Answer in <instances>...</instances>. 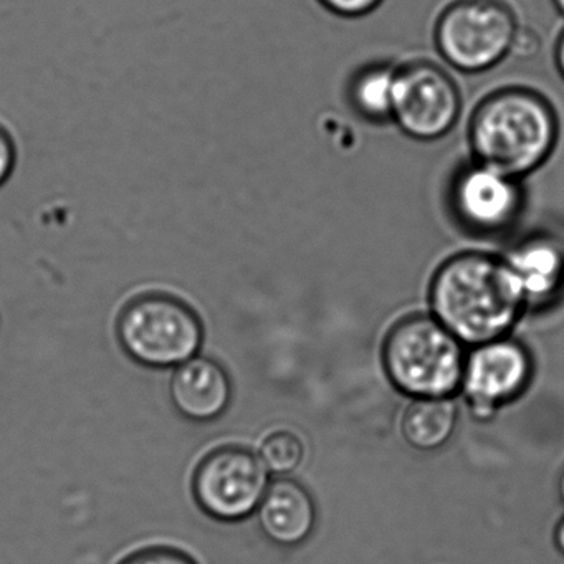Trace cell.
Returning <instances> with one entry per match:
<instances>
[{"label": "cell", "instance_id": "cell-1", "mask_svg": "<svg viewBox=\"0 0 564 564\" xmlns=\"http://www.w3.org/2000/svg\"><path fill=\"white\" fill-rule=\"evenodd\" d=\"M432 316L462 345L505 338L527 308L507 260L464 252L445 260L429 290Z\"/></svg>", "mask_w": 564, "mask_h": 564}, {"label": "cell", "instance_id": "cell-2", "mask_svg": "<svg viewBox=\"0 0 564 564\" xmlns=\"http://www.w3.org/2000/svg\"><path fill=\"white\" fill-rule=\"evenodd\" d=\"M560 138V121L547 98L530 88L488 95L471 115L468 143L475 163L521 180L543 166Z\"/></svg>", "mask_w": 564, "mask_h": 564}, {"label": "cell", "instance_id": "cell-3", "mask_svg": "<svg viewBox=\"0 0 564 564\" xmlns=\"http://www.w3.org/2000/svg\"><path fill=\"white\" fill-rule=\"evenodd\" d=\"M467 355L434 316L412 315L392 326L382 362L392 384L412 398H451L462 388Z\"/></svg>", "mask_w": 564, "mask_h": 564}, {"label": "cell", "instance_id": "cell-4", "mask_svg": "<svg viewBox=\"0 0 564 564\" xmlns=\"http://www.w3.org/2000/svg\"><path fill=\"white\" fill-rule=\"evenodd\" d=\"M117 339L134 365L173 371L199 355L204 325L183 300L166 293H148L123 306L117 319Z\"/></svg>", "mask_w": 564, "mask_h": 564}, {"label": "cell", "instance_id": "cell-5", "mask_svg": "<svg viewBox=\"0 0 564 564\" xmlns=\"http://www.w3.org/2000/svg\"><path fill=\"white\" fill-rule=\"evenodd\" d=\"M520 34L508 0H451L435 22L434 41L455 70L481 74L508 57Z\"/></svg>", "mask_w": 564, "mask_h": 564}, {"label": "cell", "instance_id": "cell-6", "mask_svg": "<svg viewBox=\"0 0 564 564\" xmlns=\"http://www.w3.org/2000/svg\"><path fill=\"white\" fill-rule=\"evenodd\" d=\"M189 487L206 517L237 523L256 513L269 488V470L249 448L220 445L197 460Z\"/></svg>", "mask_w": 564, "mask_h": 564}, {"label": "cell", "instance_id": "cell-7", "mask_svg": "<svg viewBox=\"0 0 564 564\" xmlns=\"http://www.w3.org/2000/svg\"><path fill=\"white\" fill-rule=\"evenodd\" d=\"M457 84L431 62L395 68L392 120L405 137L417 141L444 138L460 118Z\"/></svg>", "mask_w": 564, "mask_h": 564}, {"label": "cell", "instance_id": "cell-8", "mask_svg": "<svg viewBox=\"0 0 564 564\" xmlns=\"http://www.w3.org/2000/svg\"><path fill=\"white\" fill-rule=\"evenodd\" d=\"M530 352L514 339L498 338L474 346L465 359L464 389L475 417L490 419L501 404L517 399L530 384Z\"/></svg>", "mask_w": 564, "mask_h": 564}, {"label": "cell", "instance_id": "cell-9", "mask_svg": "<svg viewBox=\"0 0 564 564\" xmlns=\"http://www.w3.org/2000/svg\"><path fill=\"white\" fill-rule=\"evenodd\" d=\"M451 203L455 216L468 230L491 236L517 223L523 194L518 180L475 163L455 176Z\"/></svg>", "mask_w": 564, "mask_h": 564}, {"label": "cell", "instance_id": "cell-10", "mask_svg": "<svg viewBox=\"0 0 564 564\" xmlns=\"http://www.w3.org/2000/svg\"><path fill=\"white\" fill-rule=\"evenodd\" d=\"M170 401L184 421L209 424L226 414L232 402V381L216 359L197 355L173 369Z\"/></svg>", "mask_w": 564, "mask_h": 564}, {"label": "cell", "instance_id": "cell-11", "mask_svg": "<svg viewBox=\"0 0 564 564\" xmlns=\"http://www.w3.org/2000/svg\"><path fill=\"white\" fill-rule=\"evenodd\" d=\"M257 518L262 533L280 546H296L308 540L316 523L312 495L289 478H280L267 488Z\"/></svg>", "mask_w": 564, "mask_h": 564}, {"label": "cell", "instance_id": "cell-12", "mask_svg": "<svg viewBox=\"0 0 564 564\" xmlns=\"http://www.w3.org/2000/svg\"><path fill=\"white\" fill-rule=\"evenodd\" d=\"M505 260L527 306L554 299L564 283V249L550 237L524 240Z\"/></svg>", "mask_w": 564, "mask_h": 564}, {"label": "cell", "instance_id": "cell-13", "mask_svg": "<svg viewBox=\"0 0 564 564\" xmlns=\"http://www.w3.org/2000/svg\"><path fill=\"white\" fill-rule=\"evenodd\" d=\"M457 425V405L451 398H419L402 417V435L417 451L444 447Z\"/></svg>", "mask_w": 564, "mask_h": 564}, {"label": "cell", "instance_id": "cell-14", "mask_svg": "<svg viewBox=\"0 0 564 564\" xmlns=\"http://www.w3.org/2000/svg\"><path fill=\"white\" fill-rule=\"evenodd\" d=\"M395 68L389 65H368L356 72L349 84V101L356 113L366 120H392Z\"/></svg>", "mask_w": 564, "mask_h": 564}, {"label": "cell", "instance_id": "cell-15", "mask_svg": "<svg viewBox=\"0 0 564 564\" xmlns=\"http://www.w3.org/2000/svg\"><path fill=\"white\" fill-rule=\"evenodd\" d=\"M259 457L272 474H292L305 458V445L293 432H273L260 445Z\"/></svg>", "mask_w": 564, "mask_h": 564}, {"label": "cell", "instance_id": "cell-16", "mask_svg": "<svg viewBox=\"0 0 564 564\" xmlns=\"http://www.w3.org/2000/svg\"><path fill=\"white\" fill-rule=\"evenodd\" d=\"M115 564H200L186 547L174 543H148L124 553Z\"/></svg>", "mask_w": 564, "mask_h": 564}, {"label": "cell", "instance_id": "cell-17", "mask_svg": "<svg viewBox=\"0 0 564 564\" xmlns=\"http://www.w3.org/2000/svg\"><path fill=\"white\" fill-rule=\"evenodd\" d=\"M384 0H318V4L332 14L345 19H359L372 14Z\"/></svg>", "mask_w": 564, "mask_h": 564}, {"label": "cell", "instance_id": "cell-18", "mask_svg": "<svg viewBox=\"0 0 564 564\" xmlns=\"http://www.w3.org/2000/svg\"><path fill=\"white\" fill-rule=\"evenodd\" d=\"M15 164V147L11 134L0 127V186L9 180Z\"/></svg>", "mask_w": 564, "mask_h": 564}, {"label": "cell", "instance_id": "cell-19", "mask_svg": "<svg viewBox=\"0 0 564 564\" xmlns=\"http://www.w3.org/2000/svg\"><path fill=\"white\" fill-rule=\"evenodd\" d=\"M554 64H556L557 74L564 80V31L557 37L556 47H554Z\"/></svg>", "mask_w": 564, "mask_h": 564}, {"label": "cell", "instance_id": "cell-20", "mask_svg": "<svg viewBox=\"0 0 564 564\" xmlns=\"http://www.w3.org/2000/svg\"><path fill=\"white\" fill-rule=\"evenodd\" d=\"M554 544H556L557 551L564 554V518L557 524L556 531H554Z\"/></svg>", "mask_w": 564, "mask_h": 564}, {"label": "cell", "instance_id": "cell-21", "mask_svg": "<svg viewBox=\"0 0 564 564\" xmlns=\"http://www.w3.org/2000/svg\"><path fill=\"white\" fill-rule=\"evenodd\" d=\"M557 495H560L561 503H563L564 507V468L563 471H561L560 480H557Z\"/></svg>", "mask_w": 564, "mask_h": 564}, {"label": "cell", "instance_id": "cell-22", "mask_svg": "<svg viewBox=\"0 0 564 564\" xmlns=\"http://www.w3.org/2000/svg\"><path fill=\"white\" fill-rule=\"evenodd\" d=\"M551 4L556 9L557 14L564 18V0H551Z\"/></svg>", "mask_w": 564, "mask_h": 564}]
</instances>
